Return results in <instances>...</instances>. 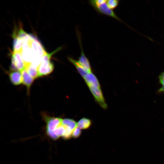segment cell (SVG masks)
Wrapping results in <instances>:
<instances>
[{
	"instance_id": "12",
	"label": "cell",
	"mask_w": 164,
	"mask_h": 164,
	"mask_svg": "<svg viewBox=\"0 0 164 164\" xmlns=\"http://www.w3.org/2000/svg\"><path fill=\"white\" fill-rule=\"evenodd\" d=\"M13 38V50L14 52H20L25 38L18 36L12 37Z\"/></svg>"
},
{
	"instance_id": "15",
	"label": "cell",
	"mask_w": 164,
	"mask_h": 164,
	"mask_svg": "<svg viewBox=\"0 0 164 164\" xmlns=\"http://www.w3.org/2000/svg\"><path fill=\"white\" fill-rule=\"evenodd\" d=\"M91 124V122L90 119L83 118L78 121L77 123V126L80 129H85L89 128Z\"/></svg>"
},
{
	"instance_id": "18",
	"label": "cell",
	"mask_w": 164,
	"mask_h": 164,
	"mask_svg": "<svg viewBox=\"0 0 164 164\" xmlns=\"http://www.w3.org/2000/svg\"><path fill=\"white\" fill-rule=\"evenodd\" d=\"M81 129L77 127L73 131L72 134V136L75 138H76L80 136L81 134Z\"/></svg>"
},
{
	"instance_id": "13",
	"label": "cell",
	"mask_w": 164,
	"mask_h": 164,
	"mask_svg": "<svg viewBox=\"0 0 164 164\" xmlns=\"http://www.w3.org/2000/svg\"><path fill=\"white\" fill-rule=\"evenodd\" d=\"M62 125L64 127L65 130L73 132L76 128L77 123L73 119L69 118L62 119Z\"/></svg>"
},
{
	"instance_id": "8",
	"label": "cell",
	"mask_w": 164,
	"mask_h": 164,
	"mask_svg": "<svg viewBox=\"0 0 164 164\" xmlns=\"http://www.w3.org/2000/svg\"><path fill=\"white\" fill-rule=\"evenodd\" d=\"M8 73L10 81L13 85L17 86L22 83V77L21 72L11 71Z\"/></svg>"
},
{
	"instance_id": "17",
	"label": "cell",
	"mask_w": 164,
	"mask_h": 164,
	"mask_svg": "<svg viewBox=\"0 0 164 164\" xmlns=\"http://www.w3.org/2000/svg\"><path fill=\"white\" fill-rule=\"evenodd\" d=\"M119 1L117 0H107V4L108 6L112 10L116 9L118 6Z\"/></svg>"
},
{
	"instance_id": "16",
	"label": "cell",
	"mask_w": 164,
	"mask_h": 164,
	"mask_svg": "<svg viewBox=\"0 0 164 164\" xmlns=\"http://www.w3.org/2000/svg\"><path fill=\"white\" fill-rule=\"evenodd\" d=\"M158 77L159 83L161 87L158 89L156 93L158 94H164V70L160 73Z\"/></svg>"
},
{
	"instance_id": "2",
	"label": "cell",
	"mask_w": 164,
	"mask_h": 164,
	"mask_svg": "<svg viewBox=\"0 0 164 164\" xmlns=\"http://www.w3.org/2000/svg\"><path fill=\"white\" fill-rule=\"evenodd\" d=\"M42 116L46 124V135L53 140L55 132L62 125V119L59 117L50 116L44 113H42Z\"/></svg>"
},
{
	"instance_id": "10",
	"label": "cell",
	"mask_w": 164,
	"mask_h": 164,
	"mask_svg": "<svg viewBox=\"0 0 164 164\" xmlns=\"http://www.w3.org/2000/svg\"><path fill=\"white\" fill-rule=\"evenodd\" d=\"M83 78L87 85H92L101 88L97 78L92 72L88 73Z\"/></svg>"
},
{
	"instance_id": "11",
	"label": "cell",
	"mask_w": 164,
	"mask_h": 164,
	"mask_svg": "<svg viewBox=\"0 0 164 164\" xmlns=\"http://www.w3.org/2000/svg\"><path fill=\"white\" fill-rule=\"evenodd\" d=\"M68 59L69 61L75 67L78 73L83 78L88 73L86 70L80 64L78 61L70 57H68Z\"/></svg>"
},
{
	"instance_id": "5",
	"label": "cell",
	"mask_w": 164,
	"mask_h": 164,
	"mask_svg": "<svg viewBox=\"0 0 164 164\" xmlns=\"http://www.w3.org/2000/svg\"><path fill=\"white\" fill-rule=\"evenodd\" d=\"M29 42L30 46L38 59L42 58L47 53L39 40L35 37L29 34Z\"/></svg>"
},
{
	"instance_id": "9",
	"label": "cell",
	"mask_w": 164,
	"mask_h": 164,
	"mask_svg": "<svg viewBox=\"0 0 164 164\" xmlns=\"http://www.w3.org/2000/svg\"><path fill=\"white\" fill-rule=\"evenodd\" d=\"M21 72L22 77V83L26 87L27 93L29 94L30 88L34 79L29 74L26 69Z\"/></svg>"
},
{
	"instance_id": "7",
	"label": "cell",
	"mask_w": 164,
	"mask_h": 164,
	"mask_svg": "<svg viewBox=\"0 0 164 164\" xmlns=\"http://www.w3.org/2000/svg\"><path fill=\"white\" fill-rule=\"evenodd\" d=\"M78 39L79 44L81 49V53L78 58V61L80 64L86 70L88 73L92 72L91 68L90 62L88 59L86 57L83 50L81 43L80 37L79 36Z\"/></svg>"
},
{
	"instance_id": "3",
	"label": "cell",
	"mask_w": 164,
	"mask_h": 164,
	"mask_svg": "<svg viewBox=\"0 0 164 164\" xmlns=\"http://www.w3.org/2000/svg\"><path fill=\"white\" fill-rule=\"evenodd\" d=\"M89 3L99 14H104L124 23L116 14L113 10L111 9L107 4L106 0H94L89 1Z\"/></svg>"
},
{
	"instance_id": "1",
	"label": "cell",
	"mask_w": 164,
	"mask_h": 164,
	"mask_svg": "<svg viewBox=\"0 0 164 164\" xmlns=\"http://www.w3.org/2000/svg\"><path fill=\"white\" fill-rule=\"evenodd\" d=\"M61 49V47H59L51 53H47L42 58L40 62L37 67L39 77L47 75L53 71L54 66L51 60V57L54 53Z\"/></svg>"
},
{
	"instance_id": "4",
	"label": "cell",
	"mask_w": 164,
	"mask_h": 164,
	"mask_svg": "<svg viewBox=\"0 0 164 164\" xmlns=\"http://www.w3.org/2000/svg\"><path fill=\"white\" fill-rule=\"evenodd\" d=\"M27 64L23 59L20 52H12L10 66L11 71L21 72L26 69Z\"/></svg>"
},
{
	"instance_id": "14",
	"label": "cell",
	"mask_w": 164,
	"mask_h": 164,
	"mask_svg": "<svg viewBox=\"0 0 164 164\" xmlns=\"http://www.w3.org/2000/svg\"><path fill=\"white\" fill-rule=\"evenodd\" d=\"M29 74L34 79L39 77L37 66L32 63H27L25 69Z\"/></svg>"
},
{
	"instance_id": "6",
	"label": "cell",
	"mask_w": 164,
	"mask_h": 164,
	"mask_svg": "<svg viewBox=\"0 0 164 164\" xmlns=\"http://www.w3.org/2000/svg\"><path fill=\"white\" fill-rule=\"evenodd\" d=\"M87 85L96 101L103 108L106 109L107 108V105L105 102L101 88L92 85Z\"/></svg>"
}]
</instances>
